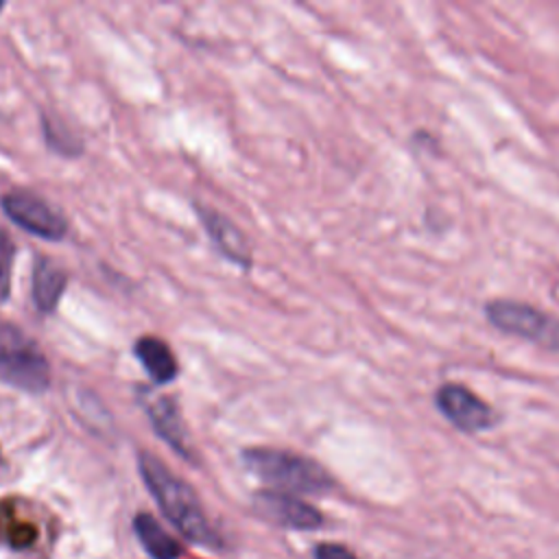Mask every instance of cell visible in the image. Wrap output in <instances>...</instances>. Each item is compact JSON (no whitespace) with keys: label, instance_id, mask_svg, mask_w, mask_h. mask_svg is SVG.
<instances>
[{"label":"cell","instance_id":"8fae6325","mask_svg":"<svg viewBox=\"0 0 559 559\" xmlns=\"http://www.w3.org/2000/svg\"><path fill=\"white\" fill-rule=\"evenodd\" d=\"M66 290V273L48 258H39L33 269V301L39 312H52Z\"/></svg>","mask_w":559,"mask_h":559},{"label":"cell","instance_id":"7a4b0ae2","mask_svg":"<svg viewBox=\"0 0 559 559\" xmlns=\"http://www.w3.org/2000/svg\"><path fill=\"white\" fill-rule=\"evenodd\" d=\"M245 461L249 469L269 483L275 491L323 493L332 487L330 474L317 461L295 452L253 448L245 452Z\"/></svg>","mask_w":559,"mask_h":559},{"label":"cell","instance_id":"7c38bea8","mask_svg":"<svg viewBox=\"0 0 559 559\" xmlns=\"http://www.w3.org/2000/svg\"><path fill=\"white\" fill-rule=\"evenodd\" d=\"M138 539L142 542L144 550L153 557V559H177L181 555V548L177 544L175 537H170L155 518L140 513L133 522Z\"/></svg>","mask_w":559,"mask_h":559},{"label":"cell","instance_id":"9c48e42d","mask_svg":"<svg viewBox=\"0 0 559 559\" xmlns=\"http://www.w3.org/2000/svg\"><path fill=\"white\" fill-rule=\"evenodd\" d=\"M146 413L151 417L153 428L157 430V435L181 456H192V448H190V439L181 419V413L177 408V404L170 397L157 395L146 400Z\"/></svg>","mask_w":559,"mask_h":559},{"label":"cell","instance_id":"3957f363","mask_svg":"<svg viewBox=\"0 0 559 559\" xmlns=\"http://www.w3.org/2000/svg\"><path fill=\"white\" fill-rule=\"evenodd\" d=\"M0 378L26 393H44L50 367L39 345L15 323L0 321Z\"/></svg>","mask_w":559,"mask_h":559},{"label":"cell","instance_id":"6da1fadb","mask_svg":"<svg viewBox=\"0 0 559 559\" xmlns=\"http://www.w3.org/2000/svg\"><path fill=\"white\" fill-rule=\"evenodd\" d=\"M140 474L157 500L164 515L192 542L197 544H216V535L199 504L197 493L177 478L159 459L153 454L140 452L138 456Z\"/></svg>","mask_w":559,"mask_h":559},{"label":"cell","instance_id":"9a60e30c","mask_svg":"<svg viewBox=\"0 0 559 559\" xmlns=\"http://www.w3.org/2000/svg\"><path fill=\"white\" fill-rule=\"evenodd\" d=\"M2 9H4V2H0V11H2Z\"/></svg>","mask_w":559,"mask_h":559},{"label":"cell","instance_id":"30bf717a","mask_svg":"<svg viewBox=\"0 0 559 559\" xmlns=\"http://www.w3.org/2000/svg\"><path fill=\"white\" fill-rule=\"evenodd\" d=\"M135 356L157 384H168L177 378L179 365L170 347L157 336H142L135 341Z\"/></svg>","mask_w":559,"mask_h":559},{"label":"cell","instance_id":"52a82bcc","mask_svg":"<svg viewBox=\"0 0 559 559\" xmlns=\"http://www.w3.org/2000/svg\"><path fill=\"white\" fill-rule=\"evenodd\" d=\"M255 507L269 520L288 528H317L321 524V513L293 493L262 491L255 496Z\"/></svg>","mask_w":559,"mask_h":559},{"label":"cell","instance_id":"5b68a950","mask_svg":"<svg viewBox=\"0 0 559 559\" xmlns=\"http://www.w3.org/2000/svg\"><path fill=\"white\" fill-rule=\"evenodd\" d=\"M4 214L26 229L28 234L44 240H61L68 231L63 214H59L48 201L31 192H9L2 197Z\"/></svg>","mask_w":559,"mask_h":559},{"label":"cell","instance_id":"4fadbf2b","mask_svg":"<svg viewBox=\"0 0 559 559\" xmlns=\"http://www.w3.org/2000/svg\"><path fill=\"white\" fill-rule=\"evenodd\" d=\"M11 271H13V242L7 231L0 229V304L7 301L11 293Z\"/></svg>","mask_w":559,"mask_h":559},{"label":"cell","instance_id":"ba28073f","mask_svg":"<svg viewBox=\"0 0 559 559\" xmlns=\"http://www.w3.org/2000/svg\"><path fill=\"white\" fill-rule=\"evenodd\" d=\"M197 214L207 231V236L212 238V242L216 245V249L234 264L247 269L251 264V251L249 245L242 236V231L223 214L205 207V205H197Z\"/></svg>","mask_w":559,"mask_h":559},{"label":"cell","instance_id":"277c9868","mask_svg":"<svg viewBox=\"0 0 559 559\" xmlns=\"http://www.w3.org/2000/svg\"><path fill=\"white\" fill-rule=\"evenodd\" d=\"M485 314L487 321L493 328L502 330L504 334L520 336L552 349L559 347V321L531 304L513 299H493L485 306Z\"/></svg>","mask_w":559,"mask_h":559},{"label":"cell","instance_id":"5bb4252c","mask_svg":"<svg viewBox=\"0 0 559 559\" xmlns=\"http://www.w3.org/2000/svg\"><path fill=\"white\" fill-rule=\"evenodd\" d=\"M314 557L317 559H356L354 552L341 544H321V546H317Z\"/></svg>","mask_w":559,"mask_h":559},{"label":"cell","instance_id":"8992f818","mask_svg":"<svg viewBox=\"0 0 559 559\" xmlns=\"http://www.w3.org/2000/svg\"><path fill=\"white\" fill-rule=\"evenodd\" d=\"M435 404L443 417L463 432L487 430L496 424L493 408L463 384H441L435 393Z\"/></svg>","mask_w":559,"mask_h":559}]
</instances>
